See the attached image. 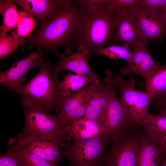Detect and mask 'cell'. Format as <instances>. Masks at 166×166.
<instances>
[{"mask_svg":"<svg viewBox=\"0 0 166 166\" xmlns=\"http://www.w3.org/2000/svg\"><path fill=\"white\" fill-rule=\"evenodd\" d=\"M91 56L87 50L79 45L75 53L71 55L66 57L64 54H61L59 56L60 60L57 62L54 70L58 73L68 70L92 78L99 82V75L93 71L88 63Z\"/></svg>","mask_w":166,"mask_h":166,"instance_id":"9a60e30c","label":"cell"},{"mask_svg":"<svg viewBox=\"0 0 166 166\" xmlns=\"http://www.w3.org/2000/svg\"><path fill=\"white\" fill-rule=\"evenodd\" d=\"M65 129L68 136L78 142L107 134L105 129L98 123L84 117L67 124Z\"/></svg>","mask_w":166,"mask_h":166,"instance_id":"d6986e66","label":"cell"},{"mask_svg":"<svg viewBox=\"0 0 166 166\" xmlns=\"http://www.w3.org/2000/svg\"><path fill=\"white\" fill-rule=\"evenodd\" d=\"M150 103L155 110L166 111V91L152 100Z\"/></svg>","mask_w":166,"mask_h":166,"instance_id":"4dcf8cb0","label":"cell"},{"mask_svg":"<svg viewBox=\"0 0 166 166\" xmlns=\"http://www.w3.org/2000/svg\"><path fill=\"white\" fill-rule=\"evenodd\" d=\"M142 127L148 134L161 140L166 136V111H161L156 115L148 114Z\"/></svg>","mask_w":166,"mask_h":166,"instance_id":"7402d4cb","label":"cell"},{"mask_svg":"<svg viewBox=\"0 0 166 166\" xmlns=\"http://www.w3.org/2000/svg\"><path fill=\"white\" fill-rule=\"evenodd\" d=\"M129 9L123 10L116 14L115 20L116 31L113 37V45L116 43L121 44L127 43L131 45L144 40L139 32Z\"/></svg>","mask_w":166,"mask_h":166,"instance_id":"ac0fdd59","label":"cell"},{"mask_svg":"<svg viewBox=\"0 0 166 166\" xmlns=\"http://www.w3.org/2000/svg\"><path fill=\"white\" fill-rule=\"evenodd\" d=\"M8 144L23 166H59L57 162L43 159L13 143Z\"/></svg>","mask_w":166,"mask_h":166,"instance_id":"cb8c5ba5","label":"cell"},{"mask_svg":"<svg viewBox=\"0 0 166 166\" xmlns=\"http://www.w3.org/2000/svg\"><path fill=\"white\" fill-rule=\"evenodd\" d=\"M136 6L146 10L161 13L166 7V0H139Z\"/></svg>","mask_w":166,"mask_h":166,"instance_id":"f1b7e54d","label":"cell"},{"mask_svg":"<svg viewBox=\"0 0 166 166\" xmlns=\"http://www.w3.org/2000/svg\"><path fill=\"white\" fill-rule=\"evenodd\" d=\"M130 11L142 37L144 40L161 41L166 37L161 20V13L144 10L135 6Z\"/></svg>","mask_w":166,"mask_h":166,"instance_id":"5bb4252c","label":"cell"},{"mask_svg":"<svg viewBox=\"0 0 166 166\" xmlns=\"http://www.w3.org/2000/svg\"><path fill=\"white\" fill-rule=\"evenodd\" d=\"M105 74L104 80L100 81L99 88L93 94L88 103L84 117L97 123L103 127L111 94L113 74L110 70L106 71Z\"/></svg>","mask_w":166,"mask_h":166,"instance_id":"4fadbf2b","label":"cell"},{"mask_svg":"<svg viewBox=\"0 0 166 166\" xmlns=\"http://www.w3.org/2000/svg\"><path fill=\"white\" fill-rule=\"evenodd\" d=\"M81 1L84 11L74 48L81 45L92 56L99 48L113 45L116 14L108 10L105 0Z\"/></svg>","mask_w":166,"mask_h":166,"instance_id":"7a4b0ae2","label":"cell"},{"mask_svg":"<svg viewBox=\"0 0 166 166\" xmlns=\"http://www.w3.org/2000/svg\"><path fill=\"white\" fill-rule=\"evenodd\" d=\"M160 166H166V153L161 162Z\"/></svg>","mask_w":166,"mask_h":166,"instance_id":"836d02e7","label":"cell"},{"mask_svg":"<svg viewBox=\"0 0 166 166\" xmlns=\"http://www.w3.org/2000/svg\"><path fill=\"white\" fill-rule=\"evenodd\" d=\"M135 80H124L122 76L117 87L120 98L126 110L130 122L135 128H140L148 114L152 99L147 92L135 88Z\"/></svg>","mask_w":166,"mask_h":166,"instance_id":"52a82bcc","label":"cell"},{"mask_svg":"<svg viewBox=\"0 0 166 166\" xmlns=\"http://www.w3.org/2000/svg\"><path fill=\"white\" fill-rule=\"evenodd\" d=\"M161 17V21L165 28L166 35V7L163 10Z\"/></svg>","mask_w":166,"mask_h":166,"instance_id":"1f68e13d","label":"cell"},{"mask_svg":"<svg viewBox=\"0 0 166 166\" xmlns=\"http://www.w3.org/2000/svg\"><path fill=\"white\" fill-rule=\"evenodd\" d=\"M93 82L99 83L92 78L68 72L64 75V79L61 81L58 99L66 97L73 92L79 90Z\"/></svg>","mask_w":166,"mask_h":166,"instance_id":"ffe728a7","label":"cell"},{"mask_svg":"<svg viewBox=\"0 0 166 166\" xmlns=\"http://www.w3.org/2000/svg\"><path fill=\"white\" fill-rule=\"evenodd\" d=\"M0 13L3 17L0 34H6L16 28L20 19V13L13 0H0Z\"/></svg>","mask_w":166,"mask_h":166,"instance_id":"44dd1931","label":"cell"},{"mask_svg":"<svg viewBox=\"0 0 166 166\" xmlns=\"http://www.w3.org/2000/svg\"><path fill=\"white\" fill-rule=\"evenodd\" d=\"M161 142L164 149L166 152V136L161 139Z\"/></svg>","mask_w":166,"mask_h":166,"instance_id":"d6a6232c","label":"cell"},{"mask_svg":"<svg viewBox=\"0 0 166 166\" xmlns=\"http://www.w3.org/2000/svg\"><path fill=\"white\" fill-rule=\"evenodd\" d=\"M148 41L142 40L132 45V54L128 65L122 68L120 75H137L145 78L150 77L161 66L149 53L148 49Z\"/></svg>","mask_w":166,"mask_h":166,"instance_id":"8fae6325","label":"cell"},{"mask_svg":"<svg viewBox=\"0 0 166 166\" xmlns=\"http://www.w3.org/2000/svg\"><path fill=\"white\" fill-rule=\"evenodd\" d=\"M131 48L130 44L127 43L118 45H111L99 48L97 53L108 57L111 59H123L128 63L130 61L132 54Z\"/></svg>","mask_w":166,"mask_h":166,"instance_id":"484cf974","label":"cell"},{"mask_svg":"<svg viewBox=\"0 0 166 166\" xmlns=\"http://www.w3.org/2000/svg\"><path fill=\"white\" fill-rule=\"evenodd\" d=\"M25 116L22 131L15 137L22 139L53 134H67L59 114L54 115L21 101Z\"/></svg>","mask_w":166,"mask_h":166,"instance_id":"5b68a950","label":"cell"},{"mask_svg":"<svg viewBox=\"0 0 166 166\" xmlns=\"http://www.w3.org/2000/svg\"><path fill=\"white\" fill-rule=\"evenodd\" d=\"M83 11L81 0H66L56 15L38 26L34 33L26 40L28 43L22 50L40 47L45 52H51L59 56L60 47L63 45L66 55H72Z\"/></svg>","mask_w":166,"mask_h":166,"instance_id":"6da1fadb","label":"cell"},{"mask_svg":"<svg viewBox=\"0 0 166 166\" xmlns=\"http://www.w3.org/2000/svg\"><path fill=\"white\" fill-rule=\"evenodd\" d=\"M45 51L40 47H36L27 57L17 61L7 70L0 73V82L4 88L12 89L21 85L26 81V75L31 69L39 67L44 61Z\"/></svg>","mask_w":166,"mask_h":166,"instance_id":"7c38bea8","label":"cell"},{"mask_svg":"<svg viewBox=\"0 0 166 166\" xmlns=\"http://www.w3.org/2000/svg\"><path fill=\"white\" fill-rule=\"evenodd\" d=\"M140 128L132 126L111 138L99 166H137Z\"/></svg>","mask_w":166,"mask_h":166,"instance_id":"277c9868","label":"cell"},{"mask_svg":"<svg viewBox=\"0 0 166 166\" xmlns=\"http://www.w3.org/2000/svg\"><path fill=\"white\" fill-rule=\"evenodd\" d=\"M26 40L10 36L7 34H0V59L12 53L19 44Z\"/></svg>","mask_w":166,"mask_h":166,"instance_id":"4316f807","label":"cell"},{"mask_svg":"<svg viewBox=\"0 0 166 166\" xmlns=\"http://www.w3.org/2000/svg\"><path fill=\"white\" fill-rule=\"evenodd\" d=\"M110 138L107 134L80 142L70 141L62 148L69 166H99L101 157L108 148Z\"/></svg>","mask_w":166,"mask_h":166,"instance_id":"8992f818","label":"cell"},{"mask_svg":"<svg viewBox=\"0 0 166 166\" xmlns=\"http://www.w3.org/2000/svg\"><path fill=\"white\" fill-rule=\"evenodd\" d=\"M138 1L139 0H105L107 9L115 14L136 6Z\"/></svg>","mask_w":166,"mask_h":166,"instance_id":"83f0119b","label":"cell"},{"mask_svg":"<svg viewBox=\"0 0 166 166\" xmlns=\"http://www.w3.org/2000/svg\"><path fill=\"white\" fill-rule=\"evenodd\" d=\"M145 85L152 100L166 91V63L145 79Z\"/></svg>","mask_w":166,"mask_h":166,"instance_id":"603a6c76","label":"cell"},{"mask_svg":"<svg viewBox=\"0 0 166 166\" xmlns=\"http://www.w3.org/2000/svg\"><path fill=\"white\" fill-rule=\"evenodd\" d=\"M19 12L20 17L19 22L11 35L26 40L31 37L37 22L34 17L27 12L23 10H19Z\"/></svg>","mask_w":166,"mask_h":166,"instance_id":"d4e9b609","label":"cell"},{"mask_svg":"<svg viewBox=\"0 0 166 166\" xmlns=\"http://www.w3.org/2000/svg\"><path fill=\"white\" fill-rule=\"evenodd\" d=\"M161 140L147 133L142 127L139 143L137 166H160L166 152Z\"/></svg>","mask_w":166,"mask_h":166,"instance_id":"2e32d148","label":"cell"},{"mask_svg":"<svg viewBox=\"0 0 166 166\" xmlns=\"http://www.w3.org/2000/svg\"><path fill=\"white\" fill-rule=\"evenodd\" d=\"M71 138L66 134H53L43 136L11 139L9 143L47 160L58 162L63 155L61 148Z\"/></svg>","mask_w":166,"mask_h":166,"instance_id":"ba28073f","label":"cell"},{"mask_svg":"<svg viewBox=\"0 0 166 166\" xmlns=\"http://www.w3.org/2000/svg\"><path fill=\"white\" fill-rule=\"evenodd\" d=\"M99 85L100 82H93L81 90L58 99L56 110L59 112L65 125L84 117L88 103Z\"/></svg>","mask_w":166,"mask_h":166,"instance_id":"30bf717a","label":"cell"},{"mask_svg":"<svg viewBox=\"0 0 166 166\" xmlns=\"http://www.w3.org/2000/svg\"><path fill=\"white\" fill-rule=\"evenodd\" d=\"M37 74L23 85L8 89L21 94V101L50 113L56 109L61 81L49 61H44Z\"/></svg>","mask_w":166,"mask_h":166,"instance_id":"3957f363","label":"cell"},{"mask_svg":"<svg viewBox=\"0 0 166 166\" xmlns=\"http://www.w3.org/2000/svg\"><path fill=\"white\" fill-rule=\"evenodd\" d=\"M121 77L120 75L112 76L111 94L103 126L110 138L132 126L123 103L116 93Z\"/></svg>","mask_w":166,"mask_h":166,"instance_id":"9c48e42d","label":"cell"},{"mask_svg":"<svg viewBox=\"0 0 166 166\" xmlns=\"http://www.w3.org/2000/svg\"><path fill=\"white\" fill-rule=\"evenodd\" d=\"M23 10L38 21V26L50 19L64 6L66 0H14Z\"/></svg>","mask_w":166,"mask_h":166,"instance_id":"e0dca14e","label":"cell"},{"mask_svg":"<svg viewBox=\"0 0 166 166\" xmlns=\"http://www.w3.org/2000/svg\"><path fill=\"white\" fill-rule=\"evenodd\" d=\"M0 166H23L12 150L8 148L7 151L0 156Z\"/></svg>","mask_w":166,"mask_h":166,"instance_id":"f546056e","label":"cell"}]
</instances>
